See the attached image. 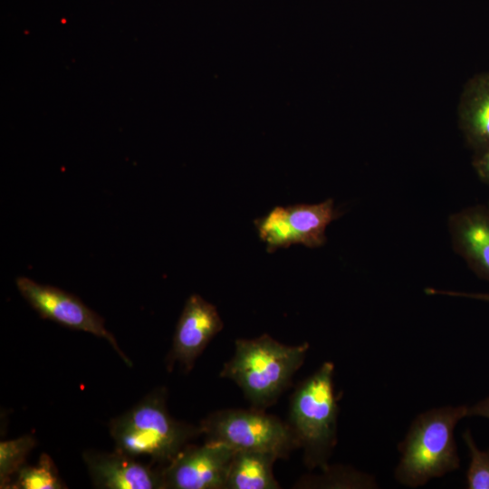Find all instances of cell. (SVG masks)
<instances>
[{"instance_id": "obj_12", "label": "cell", "mask_w": 489, "mask_h": 489, "mask_svg": "<svg viewBox=\"0 0 489 489\" xmlns=\"http://www.w3.org/2000/svg\"><path fill=\"white\" fill-rule=\"evenodd\" d=\"M279 458L263 451L235 450L227 473L225 489H277L273 465Z\"/></svg>"}, {"instance_id": "obj_2", "label": "cell", "mask_w": 489, "mask_h": 489, "mask_svg": "<svg viewBox=\"0 0 489 489\" xmlns=\"http://www.w3.org/2000/svg\"><path fill=\"white\" fill-rule=\"evenodd\" d=\"M117 451L136 457L149 455L169 463L191 438L202 434L196 427L177 421L168 414L166 391H152L129 410L110 423Z\"/></svg>"}, {"instance_id": "obj_20", "label": "cell", "mask_w": 489, "mask_h": 489, "mask_svg": "<svg viewBox=\"0 0 489 489\" xmlns=\"http://www.w3.org/2000/svg\"><path fill=\"white\" fill-rule=\"evenodd\" d=\"M426 292L430 295H446L452 297H464L478 301L489 302V292H465L427 288Z\"/></svg>"}, {"instance_id": "obj_17", "label": "cell", "mask_w": 489, "mask_h": 489, "mask_svg": "<svg viewBox=\"0 0 489 489\" xmlns=\"http://www.w3.org/2000/svg\"><path fill=\"white\" fill-rule=\"evenodd\" d=\"M463 439L470 458L466 471V487L468 489H489V449H480L469 429L463 434Z\"/></svg>"}, {"instance_id": "obj_9", "label": "cell", "mask_w": 489, "mask_h": 489, "mask_svg": "<svg viewBox=\"0 0 489 489\" xmlns=\"http://www.w3.org/2000/svg\"><path fill=\"white\" fill-rule=\"evenodd\" d=\"M95 487L103 489H162L161 471L115 450L113 453L88 450L83 453Z\"/></svg>"}, {"instance_id": "obj_6", "label": "cell", "mask_w": 489, "mask_h": 489, "mask_svg": "<svg viewBox=\"0 0 489 489\" xmlns=\"http://www.w3.org/2000/svg\"><path fill=\"white\" fill-rule=\"evenodd\" d=\"M17 289L40 317L64 327L83 331L106 339L129 366L131 361L120 350L116 339L104 325V320L85 305L77 296L52 285L41 284L21 276L15 281Z\"/></svg>"}, {"instance_id": "obj_8", "label": "cell", "mask_w": 489, "mask_h": 489, "mask_svg": "<svg viewBox=\"0 0 489 489\" xmlns=\"http://www.w3.org/2000/svg\"><path fill=\"white\" fill-rule=\"evenodd\" d=\"M222 329L223 321L216 306L200 295H190L176 327L170 360H177L190 370L196 359Z\"/></svg>"}, {"instance_id": "obj_22", "label": "cell", "mask_w": 489, "mask_h": 489, "mask_svg": "<svg viewBox=\"0 0 489 489\" xmlns=\"http://www.w3.org/2000/svg\"><path fill=\"white\" fill-rule=\"evenodd\" d=\"M488 206H489V205H488Z\"/></svg>"}, {"instance_id": "obj_19", "label": "cell", "mask_w": 489, "mask_h": 489, "mask_svg": "<svg viewBox=\"0 0 489 489\" xmlns=\"http://www.w3.org/2000/svg\"><path fill=\"white\" fill-rule=\"evenodd\" d=\"M473 167L478 177L489 185V146L475 153Z\"/></svg>"}, {"instance_id": "obj_7", "label": "cell", "mask_w": 489, "mask_h": 489, "mask_svg": "<svg viewBox=\"0 0 489 489\" xmlns=\"http://www.w3.org/2000/svg\"><path fill=\"white\" fill-rule=\"evenodd\" d=\"M235 452L220 442L185 446L161 470L164 488L225 489Z\"/></svg>"}, {"instance_id": "obj_3", "label": "cell", "mask_w": 489, "mask_h": 489, "mask_svg": "<svg viewBox=\"0 0 489 489\" xmlns=\"http://www.w3.org/2000/svg\"><path fill=\"white\" fill-rule=\"evenodd\" d=\"M309 349L282 344L267 334L252 340H236L233 358L221 376L234 380L256 406L266 407L284 390L302 365Z\"/></svg>"}, {"instance_id": "obj_10", "label": "cell", "mask_w": 489, "mask_h": 489, "mask_svg": "<svg viewBox=\"0 0 489 489\" xmlns=\"http://www.w3.org/2000/svg\"><path fill=\"white\" fill-rule=\"evenodd\" d=\"M448 232L455 253L489 282V206H470L451 215Z\"/></svg>"}, {"instance_id": "obj_4", "label": "cell", "mask_w": 489, "mask_h": 489, "mask_svg": "<svg viewBox=\"0 0 489 489\" xmlns=\"http://www.w3.org/2000/svg\"><path fill=\"white\" fill-rule=\"evenodd\" d=\"M333 373V364L324 362L292 396L291 427L299 446L304 448L310 467L326 469L327 460L336 444L338 405Z\"/></svg>"}, {"instance_id": "obj_5", "label": "cell", "mask_w": 489, "mask_h": 489, "mask_svg": "<svg viewBox=\"0 0 489 489\" xmlns=\"http://www.w3.org/2000/svg\"><path fill=\"white\" fill-rule=\"evenodd\" d=\"M206 441L235 450L263 451L285 457L299 446L292 428L260 411L226 409L209 415L200 424Z\"/></svg>"}, {"instance_id": "obj_11", "label": "cell", "mask_w": 489, "mask_h": 489, "mask_svg": "<svg viewBox=\"0 0 489 489\" xmlns=\"http://www.w3.org/2000/svg\"><path fill=\"white\" fill-rule=\"evenodd\" d=\"M457 115L464 138L475 153L489 146V71L475 74L465 83Z\"/></svg>"}, {"instance_id": "obj_13", "label": "cell", "mask_w": 489, "mask_h": 489, "mask_svg": "<svg viewBox=\"0 0 489 489\" xmlns=\"http://www.w3.org/2000/svg\"><path fill=\"white\" fill-rule=\"evenodd\" d=\"M286 208L297 244L311 248L325 244L326 228L338 216L332 199L318 204H296Z\"/></svg>"}, {"instance_id": "obj_16", "label": "cell", "mask_w": 489, "mask_h": 489, "mask_svg": "<svg viewBox=\"0 0 489 489\" xmlns=\"http://www.w3.org/2000/svg\"><path fill=\"white\" fill-rule=\"evenodd\" d=\"M35 445V439L30 435L0 443L1 488L10 487L14 477L25 465V459Z\"/></svg>"}, {"instance_id": "obj_14", "label": "cell", "mask_w": 489, "mask_h": 489, "mask_svg": "<svg viewBox=\"0 0 489 489\" xmlns=\"http://www.w3.org/2000/svg\"><path fill=\"white\" fill-rule=\"evenodd\" d=\"M259 237L269 253L297 244L295 234L288 218L286 207L275 206L267 215L254 221Z\"/></svg>"}, {"instance_id": "obj_21", "label": "cell", "mask_w": 489, "mask_h": 489, "mask_svg": "<svg viewBox=\"0 0 489 489\" xmlns=\"http://www.w3.org/2000/svg\"><path fill=\"white\" fill-rule=\"evenodd\" d=\"M467 417H481L489 419V397L468 407Z\"/></svg>"}, {"instance_id": "obj_18", "label": "cell", "mask_w": 489, "mask_h": 489, "mask_svg": "<svg viewBox=\"0 0 489 489\" xmlns=\"http://www.w3.org/2000/svg\"><path fill=\"white\" fill-rule=\"evenodd\" d=\"M323 475L313 479L309 484L315 487H336V488H376L377 483L374 477L360 472L348 469L329 470L324 469Z\"/></svg>"}, {"instance_id": "obj_1", "label": "cell", "mask_w": 489, "mask_h": 489, "mask_svg": "<svg viewBox=\"0 0 489 489\" xmlns=\"http://www.w3.org/2000/svg\"><path fill=\"white\" fill-rule=\"evenodd\" d=\"M468 406H445L418 415L399 446L401 457L395 470L398 483L408 487L459 468L455 440L457 423L467 417Z\"/></svg>"}, {"instance_id": "obj_15", "label": "cell", "mask_w": 489, "mask_h": 489, "mask_svg": "<svg viewBox=\"0 0 489 489\" xmlns=\"http://www.w3.org/2000/svg\"><path fill=\"white\" fill-rule=\"evenodd\" d=\"M12 489H63L56 466L47 454H42L35 465H24L14 477Z\"/></svg>"}]
</instances>
